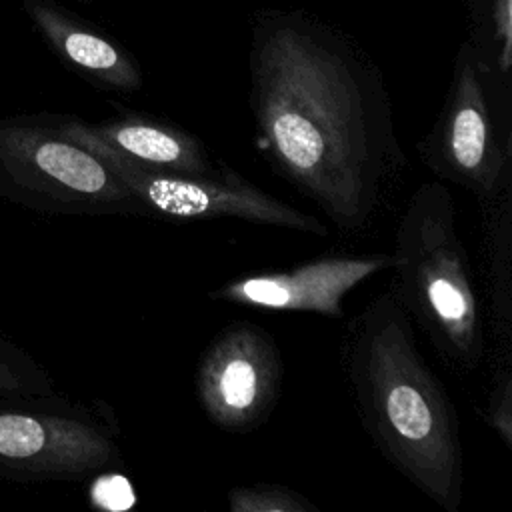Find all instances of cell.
<instances>
[{
	"label": "cell",
	"instance_id": "cell-3",
	"mask_svg": "<svg viewBox=\"0 0 512 512\" xmlns=\"http://www.w3.org/2000/svg\"><path fill=\"white\" fill-rule=\"evenodd\" d=\"M392 288L412 322L456 372H476L486 356L474 270L456 228L454 196L442 180L422 182L394 232Z\"/></svg>",
	"mask_w": 512,
	"mask_h": 512
},
{
	"label": "cell",
	"instance_id": "cell-7",
	"mask_svg": "<svg viewBox=\"0 0 512 512\" xmlns=\"http://www.w3.org/2000/svg\"><path fill=\"white\" fill-rule=\"evenodd\" d=\"M422 164L442 182L484 200L512 184V134L472 62H464L450 96L420 138Z\"/></svg>",
	"mask_w": 512,
	"mask_h": 512
},
{
	"label": "cell",
	"instance_id": "cell-12",
	"mask_svg": "<svg viewBox=\"0 0 512 512\" xmlns=\"http://www.w3.org/2000/svg\"><path fill=\"white\" fill-rule=\"evenodd\" d=\"M482 214L484 294L496 360H512V184L478 200Z\"/></svg>",
	"mask_w": 512,
	"mask_h": 512
},
{
	"label": "cell",
	"instance_id": "cell-5",
	"mask_svg": "<svg viewBox=\"0 0 512 512\" xmlns=\"http://www.w3.org/2000/svg\"><path fill=\"white\" fill-rule=\"evenodd\" d=\"M118 462L116 428L92 412L50 396L0 398V476L84 480Z\"/></svg>",
	"mask_w": 512,
	"mask_h": 512
},
{
	"label": "cell",
	"instance_id": "cell-10",
	"mask_svg": "<svg viewBox=\"0 0 512 512\" xmlns=\"http://www.w3.org/2000/svg\"><path fill=\"white\" fill-rule=\"evenodd\" d=\"M58 116L64 132L86 138L138 166L180 174H214L222 164L210 156L196 134L158 118L122 114L104 122H84L74 116Z\"/></svg>",
	"mask_w": 512,
	"mask_h": 512
},
{
	"label": "cell",
	"instance_id": "cell-1",
	"mask_svg": "<svg viewBox=\"0 0 512 512\" xmlns=\"http://www.w3.org/2000/svg\"><path fill=\"white\" fill-rule=\"evenodd\" d=\"M254 146L344 234L366 232L406 168L382 86L348 56L300 42L254 66Z\"/></svg>",
	"mask_w": 512,
	"mask_h": 512
},
{
	"label": "cell",
	"instance_id": "cell-16",
	"mask_svg": "<svg viewBox=\"0 0 512 512\" xmlns=\"http://www.w3.org/2000/svg\"><path fill=\"white\" fill-rule=\"evenodd\" d=\"M92 500L96 506L106 510H124L132 504L134 492L122 476H102L92 486Z\"/></svg>",
	"mask_w": 512,
	"mask_h": 512
},
{
	"label": "cell",
	"instance_id": "cell-4",
	"mask_svg": "<svg viewBox=\"0 0 512 512\" xmlns=\"http://www.w3.org/2000/svg\"><path fill=\"white\" fill-rule=\"evenodd\" d=\"M0 196L46 214L146 216L128 184L60 128L58 114L0 120Z\"/></svg>",
	"mask_w": 512,
	"mask_h": 512
},
{
	"label": "cell",
	"instance_id": "cell-6",
	"mask_svg": "<svg viewBox=\"0 0 512 512\" xmlns=\"http://www.w3.org/2000/svg\"><path fill=\"white\" fill-rule=\"evenodd\" d=\"M68 136L100 156L128 184L132 194L142 202L146 216L168 218L176 222L236 218L314 236L328 234L326 224H322L316 216L274 198L232 170L228 164H220L218 172L214 174H180L154 170L132 164L86 138L72 134Z\"/></svg>",
	"mask_w": 512,
	"mask_h": 512
},
{
	"label": "cell",
	"instance_id": "cell-11",
	"mask_svg": "<svg viewBox=\"0 0 512 512\" xmlns=\"http://www.w3.org/2000/svg\"><path fill=\"white\" fill-rule=\"evenodd\" d=\"M22 10L46 42L68 64L92 80L116 90H134L140 86V76L134 64L114 44L76 24L62 14L58 6L48 0H24Z\"/></svg>",
	"mask_w": 512,
	"mask_h": 512
},
{
	"label": "cell",
	"instance_id": "cell-14",
	"mask_svg": "<svg viewBox=\"0 0 512 512\" xmlns=\"http://www.w3.org/2000/svg\"><path fill=\"white\" fill-rule=\"evenodd\" d=\"M482 418L502 444L512 450V360H496Z\"/></svg>",
	"mask_w": 512,
	"mask_h": 512
},
{
	"label": "cell",
	"instance_id": "cell-2",
	"mask_svg": "<svg viewBox=\"0 0 512 512\" xmlns=\"http://www.w3.org/2000/svg\"><path fill=\"white\" fill-rule=\"evenodd\" d=\"M340 366L382 458L444 512H458L466 478L458 412L392 284L346 322Z\"/></svg>",
	"mask_w": 512,
	"mask_h": 512
},
{
	"label": "cell",
	"instance_id": "cell-15",
	"mask_svg": "<svg viewBox=\"0 0 512 512\" xmlns=\"http://www.w3.org/2000/svg\"><path fill=\"white\" fill-rule=\"evenodd\" d=\"M0 394L20 396H52V382L26 356L0 350Z\"/></svg>",
	"mask_w": 512,
	"mask_h": 512
},
{
	"label": "cell",
	"instance_id": "cell-8",
	"mask_svg": "<svg viewBox=\"0 0 512 512\" xmlns=\"http://www.w3.org/2000/svg\"><path fill=\"white\" fill-rule=\"evenodd\" d=\"M282 376L274 336L254 322H232L200 354L194 388L202 412L218 430L248 434L276 408Z\"/></svg>",
	"mask_w": 512,
	"mask_h": 512
},
{
	"label": "cell",
	"instance_id": "cell-13",
	"mask_svg": "<svg viewBox=\"0 0 512 512\" xmlns=\"http://www.w3.org/2000/svg\"><path fill=\"white\" fill-rule=\"evenodd\" d=\"M230 512H318L302 492L276 482L238 484L228 490Z\"/></svg>",
	"mask_w": 512,
	"mask_h": 512
},
{
	"label": "cell",
	"instance_id": "cell-9",
	"mask_svg": "<svg viewBox=\"0 0 512 512\" xmlns=\"http://www.w3.org/2000/svg\"><path fill=\"white\" fill-rule=\"evenodd\" d=\"M392 264V252L320 254L288 268L236 276L210 290L208 298L244 308L310 312L340 320L344 318V298L368 278L390 270Z\"/></svg>",
	"mask_w": 512,
	"mask_h": 512
}]
</instances>
